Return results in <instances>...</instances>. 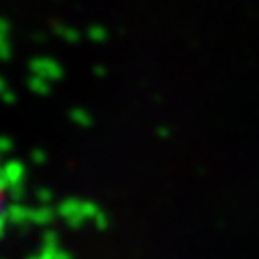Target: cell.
Instances as JSON below:
<instances>
[{
  "instance_id": "cell-1",
  "label": "cell",
  "mask_w": 259,
  "mask_h": 259,
  "mask_svg": "<svg viewBox=\"0 0 259 259\" xmlns=\"http://www.w3.org/2000/svg\"><path fill=\"white\" fill-rule=\"evenodd\" d=\"M3 208H5V192L0 190V214H3Z\"/></svg>"
}]
</instances>
